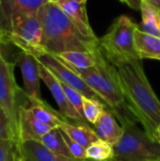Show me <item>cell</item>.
I'll return each mask as SVG.
<instances>
[{
	"mask_svg": "<svg viewBox=\"0 0 160 161\" xmlns=\"http://www.w3.org/2000/svg\"><path fill=\"white\" fill-rule=\"evenodd\" d=\"M83 114L84 118L89 124H91L94 125L99 119L101 113L106 108V106L103 102L97 99L92 98H87L83 96Z\"/></svg>",
	"mask_w": 160,
	"mask_h": 161,
	"instance_id": "603a6c76",
	"label": "cell"
},
{
	"mask_svg": "<svg viewBox=\"0 0 160 161\" xmlns=\"http://www.w3.org/2000/svg\"><path fill=\"white\" fill-rule=\"evenodd\" d=\"M120 1H122V2H124V3H126V0H120Z\"/></svg>",
	"mask_w": 160,
	"mask_h": 161,
	"instance_id": "e575fe53",
	"label": "cell"
},
{
	"mask_svg": "<svg viewBox=\"0 0 160 161\" xmlns=\"http://www.w3.org/2000/svg\"><path fill=\"white\" fill-rule=\"evenodd\" d=\"M58 127L65 131L73 140L80 143L85 148H87L91 143L99 139L94 129L91 128L90 125H74L69 121L64 120L59 124Z\"/></svg>",
	"mask_w": 160,
	"mask_h": 161,
	"instance_id": "ac0fdd59",
	"label": "cell"
},
{
	"mask_svg": "<svg viewBox=\"0 0 160 161\" xmlns=\"http://www.w3.org/2000/svg\"><path fill=\"white\" fill-rule=\"evenodd\" d=\"M21 153L25 161H84L74 158L57 155L45 148L40 142H25L21 143Z\"/></svg>",
	"mask_w": 160,
	"mask_h": 161,
	"instance_id": "5bb4252c",
	"label": "cell"
},
{
	"mask_svg": "<svg viewBox=\"0 0 160 161\" xmlns=\"http://www.w3.org/2000/svg\"><path fill=\"white\" fill-rule=\"evenodd\" d=\"M10 42L21 51L37 57L45 52L41 47L42 27L38 11L20 12L13 15L8 24Z\"/></svg>",
	"mask_w": 160,
	"mask_h": 161,
	"instance_id": "8992f818",
	"label": "cell"
},
{
	"mask_svg": "<svg viewBox=\"0 0 160 161\" xmlns=\"http://www.w3.org/2000/svg\"><path fill=\"white\" fill-rule=\"evenodd\" d=\"M61 134L62 137L73 156V158H77V159H87V154H86V148L84 146H82L80 143H78L77 142H75L74 140H73L65 131H63L61 128Z\"/></svg>",
	"mask_w": 160,
	"mask_h": 161,
	"instance_id": "d4e9b609",
	"label": "cell"
},
{
	"mask_svg": "<svg viewBox=\"0 0 160 161\" xmlns=\"http://www.w3.org/2000/svg\"><path fill=\"white\" fill-rule=\"evenodd\" d=\"M139 25L127 15L119 16L108 32L100 39V49L109 62L140 59L135 48V31Z\"/></svg>",
	"mask_w": 160,
	"mask_h": 161,
	"instance_id": "277c9868",
	"label": "cell"
},
{
	"mask_svg": "<svg viewBox=\"0 0 160 161\" xmlns=\"http://www.w3.org/2000/svg\"><path fill=\"white\" fill-rule=\"evenodd\" d=\"M49 151L67 158H73L63 137L59 127H54L39 141Z\"/></svg>",
	"mask_w": 160,
	"mask_h": 161,
	"instance_id": "44dd1931",
	"label": "cell"
},
{
	"mask_svg": "<svg viewBox=\"0 0 160 161\" xmlns=\"http://www.w3.org/2000/svg\"><path fill=\"white\" fill-rule=\"evenodd\" d=\"M48 0H0V9L3 13V17L9 21L11 17L20 12H31L39 11V9Z\"/></svg>",
	"mask_w": 160,
	"mask_h": 161,
	"instance_id": "e0dca14e",
	"label": "cell"
},
{
	"mask_svg": "<svg viewBox=\"0 0 160 161\" xmlns=\"http://www.w3.org/2000/svg\"><path fill=\"white\" fill-rule=\"evenodd\" d=\"M141 0H133L132 1V8H140V4H141ZM149 3H151L152 5H154L155 7H157V8L160 9V0H146Z\"/></svg>",
	"mask_w": 160,
	"mask_h": 161,
	"instance_id": "f1b7e54d",
	"label": "cell"
},
{
	"mask_svg": "<svg viewBox=\"0 0 160 161\" xmlns=\"http://www.w3.org/2000/svg\"><path fill=\"white\" fill-rule=\"evenodd\" d=\"M118 122L117 118L108 109L105 108L93 125V129L99 139L114 146L124 134V127Z\"/></svg>",
	"mask_w": 160,
	"mask_h": 161,
	"instance_id": "4fadbf2b",
	"label": "cell"
},
{
	"mask_svg": "<svg viewBox=\"0 0 160 161\" xmlns=\"http://www.w3.org/2000/svg\"><path fill=\"white\" fill-rule=\"evenodd\" d=\"M58 5L83 35L89 38L97 39L90 25L85 2L75 0H58Z\"/></svg>",
	"mask_w": 160,
	"mask_h": 161,
	"instance_id": "7c38bea8",
	"label": "cell"
},
{
	"mask_svg": "<svg viewBox=\"0 0 160 161\" xmlns=\"http://www.w3.org/2000/svg\"><path fill=\"white\" fill-rule=\"evenodd\" d=\"M135 48L139 58L160 60V38L140 28L135 31Z\"/></svg>",
	"mask_w": 160,
	"mask_h": 161,
	"instance_id": "9a60e30c",
	"label": "cell"
},
{
	"mask_svg": "<svg viewBox=\"0 0 160 161\" xmlns=\"http://www.w3.org/2000/svg\"><path fill=\"white\" fill-rule=\"evenodd\" d=\"M114 146L110 143L98 139L86 148L87 158L95 161L110 160L113 157Z\"/></svg>",
	"mask_w": 160,
	"mask_h": 161,
	"instance_id": "7402d4cb",
	"label": "cell"
},
{
	"mask_svg": "<svg viewBox=\"0 0 160 161\" xmlns=\"http://www.w3.org/2000/svg\"><path fill=\"white\" fill-rule=\"evenodd\" d=\"M111 64L117 71L123 93L132 112L147 135L156 140L155 132L160 125V101L147 79L141 59Z\"/></svg>",
	"mask_w": 160,
	"mask_h": 161,
	"instance_id": "6da1fadb",
	"label": "cell"
},
{
	"mask_svg": "<svg viewBox=\"0 0 160 161\" xmlns=\"http://www.w3.org/2000/svg\"><path fill=\"white\" fill-rule=\"evenodd\" d=\"M61 82V81H60ZM61 85L64 89V92L69 99V101L71 102V104L73 105V107L80 113V115L84 118V114H83V107H82V103H83V95L77 92L76 90H74V88L64 84L61 82ZM85 119V118H84Z\"/></svg>",
	"mask_w": 160,
	"mask_h": 161,
	"instance_id": "4316f807",
	"label": "cell"
},
{
	"mask_svg": "<svg viewBox=\"0 0 160 161\" xmlns=\"http://www.w3.org/2000/svg\"><path fill=\"white\" fill-rule=\"evenodd\" d=\"M49 2H51V3H57L58 4V0H48Z\"/></svg>",
	"mask_w": 160,
	"mask_h": 161,
	"instance_id": "1f68e13d",
	"label": "cell"
},
{
	"mask_svg": "<svg viewBox=\"0 0 160 161\" xmlns=\"http://www.w3.org/2000/svg\"><path fill=\"white\" fill-rule=\"evenodd\" d=\"M141 11V29L148 34L160 38V9L146 0L140 4Z\"/></svg>",
	"mask_w": 160,
	"mask_h": 161,
	"instance_id": "d6986e66",
	"label": "cell"
},
{
	"mask_svg": "<svg viewBox=\"0 0 160 161\" xmlns=\"http://www.w3.org/2000/svg\"><path fill=\"white\" fill-rule=\"evenodd\" d=\"M27 95L18 108V134L20 142H39L42 136L49 132L52 126L39 121L27 107Z\"/></svg>",
	"mask_w": 160,
	"mask_h": 161,
	"instance_id": "30bf717a",
	"label": "cell"
},
{
	"mask_svg": "<svg viewBox=\"0 0 160 161\" xmlns=\"http://www.w3.org/2000/svg\"><path fill=\"white\" fill-rule=\"evenodd\" d=\"M75 1H79V2H87V0H75Z\"/></svg>",
	"mask_w": 160,
	"mask_h": 161,
	"instance_id": "d6a6232c",
	"label": "cell"
},
{
	"mask_svg": "<svg viewBox=\"0 0 160 161\" xmlns=\"http://www.w3.org/2000/svg\"><path fill=\"white\" fill-rule=\"evenodd\" d=\"M9 37H8V32L0 25V54H2V46L4 44H7L9 42Z\"/></svg>",
	"mask_w": 160,
	"mask_h": 161,
	"instance_id": "83f0119b",
	"label": "cell"
},
{
	"mask_svg": "<svg viewBox=\"0 0 160 161\" xmlns=\"http://www.w3.org/2000/svg\"><path fill=\"white\" fill-rule=\"evenodd\" d=\"M0 140H13L20 142L11 128L10 123L0 104ZM21 143V142H20Z\"/></svg>",
	"mask_w": 160,
	"mask_h": 161,
	"instance_id": "484cf974",
	"label": "cell"
},
{
	"mask_svg": "<svg viewBox=\"0 0 160 161\" xmlns=\"http://www.w3.org/2000/svg\"><path fill=\"white\" fill-rule=\"evenodd\" d=\"M35 58L62 83L74 88V90L79 92L84 97L97 99L101 101L100 97L87 85V83L73 69L67 66L56 56L47 52H43Z\"/></svg>",
	"mask_w": 160,
	"mask_h": 161,
	"instance_id": "ba28073f",
	"label": "cell"
},
{
	"mask_svg": "<svg viewBox=\"0 0 160 161\" xmlns=\"http://www.w3.org/2000/svg\"><path fill=\"white\" fill-rule=\"evenodd\" d=\"M132 1L133 0H126V4H128L131 8H132Z\"/></svg>",
	"mask_w": 160,
	"mask_h": 161,
	"instance_id": "4dcf8cb0",
	"label": "cell"
},
{
	"mask_svg": "<svg viewBox=\"0 0 160 161\" xmlns=\"http://www.w3.org/2000/svg\"><path fill=\"white\" fill-rule=\"evenodd\" d=\"M84 161H95V160H91V159H89V158H87V159H85Z\"/></svg>",
	"mask_w": 160,
	"mask_h": 161,
	"instance_id": "836d02e7",
	"label": "cell"
},
{
	"mask_svg": "<svg viewBox=\"0 0 160 161\" xmlns=\"http://www.w3.org/2000/svg\"><path fill=\"white\" fill-rule=\"evenodd\" d=\"M99 54L100 49L95 53L86 51H69L54 56L69 66L79 69H87L96 65Z\"/></svg>",
	"mask_w": 160,
	"mask_h": 161,
	"instance_id": "ffe728a7",
	"label": "cell"
},
{
	"mask_svg": "<svg viewBox=\"0 0 160 161\" xmlns=\"http://www.w3.org/2000/svg\"><path fill=\"white\" fill-rule=\"evenodd\" d=\"M26 104L32 114L39 121L52 127H58L59 124L62 121L64 120L68 121L59 113V111H56L42 99L35 100V99H29L27 97Z\"/></svg>",
	"mask_w": 160,
	"mask_h": 161,
	"instance_id": "2e32d148",
	"label": "cell"
},
{
	"mask_svg": "<svg viewBox=\"0 0 160 161\" xmlns=\"http://www.w3.org/2000/svg\"><path fill=\"white\" fill-rule=\"evenodd\" d=\"M124 134L114 145L113 157L108 161H160V144L137 124L123 126Z\"/></svg>",
	"mask_w": 160,
	"mask_h": 161,
	"instance_id": "5b68a950",
	"label": "cell"
},
{
	"mask_svg": "<svg viewBox=\"0 0 160 161\" xmlns=\"http://www.w3.org/2000/svg\"><path fill=\"white\" fill-rule=\"evenodd\" d=\"M16 63L20 67L24 85L25 92L29 99L41 100V86L40 81V62L38 59L28 53L21 51L19 56L16 58Z\"/></svg>",
	"mask_w": 160,
	"mask_h": 161,
	"instance_id": "8fae6325",
	"label": "cell"
},
{
	"mask_svg": "<svg viewBox=\"0 0 160 161\" xmlns=\"http://www.w3.org/2000/svg\"><path fill=\"white\" fill-rule=\"evenodd\" d=\"M40 75L41 79L44 82V84L49 89L50 92L52 93L58 107L59 113L66 118L68 121L72 120L76 124L81 125H89V123L84 119L80 113L73 107L71 102L69 101L64 89L61 85V82L42 64L40 63Z\"/></svg>",
	"mask_w": 160,
	"mask_h": 161,
	"instance_id": "9c48e42d",
	"label": "cell"
},
{
	"mask_svg": "<svg viewBox=\"0 0 160 161\" xmlns=\"http://www.w3.org/2000/svg\"><path fill=\"white\" fill-rule=\"evenodd\" d=\"M155 139L160 144V125L157 126V130L155 132Z\"/></svg>",
	"mask_w": 160,
	"mask_h": 161,
	"instance_id": "f546056e",
	"label": "cell"
},
{
	"mask_svg": "<svg viewBox=\"0 0 160 161\" xmlns=\"http://www.w3.org/2000/svg\"><path fill=\"white\" fill-rule=\"evenodd\" d=\"M0 161H25L21 143L13 140H0Z\"/></svg>",
	"mask_w": 160,
	"mask_h": 161,
	"instance_id": "cb8c5ba5",
	"label": "cell"
},
{
	"mask_svg": "<svg viewBox=\"0 0 160 161\" xmlns=\"http://www.w3.org/2000/svg\"><path fill=\"white\" fill-rule=\"evenodd\" d=\"M13 70L14 64L6 60L0 54V104L8 116L14 135L19 140L18 108L25 91L17 85Z\"/></svg>",
	"mask_w": 160,
	"mask_h": 161,
	"instance_id": "52a82bcc",
	"label": "cell"
},
{
	"mask_svg": "<svg viewBox=\"0 0 160 161\" xmlns=\"http://www.w3.org/2000/svg\"><path fill=\"white\" fill-rule=\"evenodd\" d=\"M69 67L100 97L101 101L123 126L139 123L123 93L115 67L105 58L101 49L95 66L87 69Z\"/></svg>",
	"mask_w": 160,
	"mask_h": 161,
	"instance_id": "3957f363",
	"label": "cell"
},
{
	"mask_svg": "<svg viewBox=\"0 0 160 161\" xmlns=\"http://www.w3.org/2000/svg\"><path fill=\"white\" fill-rule=\"evenodd\" d=\"M42 27L41 47L52 55L69 51L95 53L100 49V39L83 35L57 3L47 2L38 11Z\"/></svg>",
	"mask_w": 160,
	"mask_h": 161,
	"instance_id": "7a4b0ae2",
	"label": "cell"
}]
</instances>
